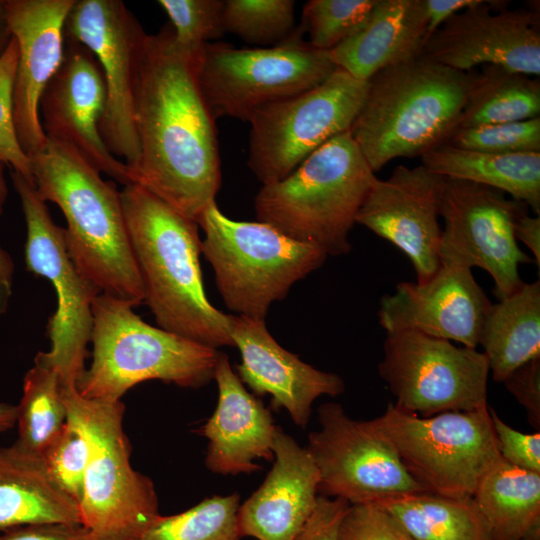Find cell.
I'll return each instance as SVG.
<instances>
[{
	"instance_id": "3957f363",
	"label": "cell",
	"mask_w": 540,
	"mask_h": 540,
	"mask_svg": "<svg viewBox=\"0 0 540 540\" xmlns=\"http://www.w3.org/2000/svg\"><path fill=\"white\" fill-rule=\"evenodd\" d=\"M35 187L67 222L66 248L79 271L101 293L138 306L144 289L130 244L120 191L73 148L48 139L29 156Z\"/></svg>"
},
{
	"instance_id": "ab89813d",
	"label": "cell",
	"mask_w": 540,
	"mask_h": 540,
	"mask_svg": "<svg viewBox=\"0 0 540 540\" xmlns=\"http://www.w3.org/2000/svg\"><path fill=\"white\" fill-rule=\"evenodd\" d=\"M337 540H415L402 524L375 502L351 504L346 509Z\"/></svg>"
},
{
	"instance_id": "ba28073f",
	"label": "cell",
	"mask_w": 540,
	"mask_h": 540,
	"mask_svg": "<svg viewBox=\"0 0 540 540\" xmlns=\"http://www.w3.org/2000/svg\"><path fill=\"white\" fill-rule=\"evenodd\" d=\"M196 223L204 232L202 253L213 268L219 293L238 315L265 320L271 304L283 300L328 257L266 223L228 218L216 201Z\"/></svg>"
},
{
	"instance_id": "f1b7e54d",
	"label": "cell",
	"mask_w": 540,
	"mask_h": 540,
	"mask_svg": "<svg viewBox=\"0 0 540 540\" xmlns=\"http://www.w3.org/2000/svg\"><path fill=\"white\" fill-rule=\"evenodd\" d=\"M472 499L492 540H540V473L502 459L483 476Z\"/></svg>"
},
{
	"instance_id": "603a6c76",
	"label": "cell",
	"mask_w": 540,
	"mask_h": 540,
	"mask_svg": "<svg viewBox=\"0 0 540 540\" xmlns=\"http://www.w3.org/2000/svg\"><path fill=\"white\" fill-rule=\"evenodd\" d=\"M273 452L263 483L239 506L241 538L295 540L316 507L320 476L307 448L277 427Z\"/></svg>"
},
{
	"instance_id": "74e56055",
	"label": "cell",
	"mask_w": 540,
	"mask_h": 540,
	"mask_svg": "<svg viewBox=\"0 0 540 540\" xmlns=\"http://www.w3.org/2000/svg\"><path fill=\"white\" fill-rule=\"evenodd\" d=\"M41 457L52 480L79 506L88 460L87 443L79 429L67 420Z\"/></svg>"
},
{
	"instance_id": "ffe728a7",
	"label": "cell",
	"mask_w": 540,
	"mask_h": 540,
	"mask_svg": "<svg viewBox=\"0 0 540 540\" xmlns=\"http://www.w3.org/2000/svg\"><path fill=\"white\" fill-rule=\"evenodd\" d=\"M472 270L440 266L425 282H400L380 301L378 318L386 333L414 330L476 348L491 306Z\"/></svg>"
},
{
	"instance_id": "ee69618b",
	"label": "cell",
	"mask_w": 540,
	"mask_h": 540,
	"mask_svg": "<svg viewBox=\"0 0 540 540\" xmlns=\"http://www.w3.org/2000/svg\"><path fill=\"white\" fill-rule=\"evenodd\" d=\"M81 524L47 523L12 528L0 532V540H87Z\"/></svg>"
},
{
	"instance_id": "8d00e7d4",
	"label": "cell",
	"mask_w": 540,
	"mask_h": 540,
	"mask_svg": "<svg viewBox=\"0 0 540 540\" xmlns=\"http://www.w3.org/2000/svg\"><path fill=\"white\" fill-rule=\"evenodd\" d=\"M444 143L497 154L540 152V116L523 121L455 128Z\"/></svg>"
},
{
	"instance_id": "60d3db41",
	"label": "cell",
	"mask_w": 540,
	"mask_h": 540,
	"mask_svg": "<svg viewBox=\"0 0 540 540\" xmlns=\"http://www.w3.org/2000/svg\"><path fill=\"white\" fill-rule=\"evenodd\" d=\"M501 458L508 464L540 473V433H524L505 423L489 408Z\"/></svg>"
},
{
	"instance_id": "277c9868",
	"label": "cell",
	"mask_w": 540,
	"mask_h": 540,
	"mask_svg": "<svg viewBox=\"0 0 540 540\" xmlns=\"http://www.w3.org/2000/svg\"><path fill=\"white\" fill-rule=\"evenodd\" d=\"M472 79L471 72L421 55L373 75L349 130L373 172L444 143L458 125Z\"/></svg>"
},
{
	"instance_id": "f546056e",
	"label": "cell",
	"mask_w": 540,
	"mask_h": 540,
	"mask_svg": "<svg viewBox=\"0 0 540 540\" xmlns=\"http://www.w3.org/2000/svg\"><path fill=\"white\" fill-rule=\"evenodd\" d=\"M374 502L391 513L415 540H492L472 497L420 492Z\"/></svg>"
},
{
	"instance_id": "8fae6325",
	"label": "cell",
	"mask_w": 540,
	"mask_h": 540,
	"mask_svg": "<svg viewBox=\"0 0 540 540\" xmlns=\"http://www.w3.org/2000/svg\"><path fill=\"white\" fill-rule=\"evenodd\" d=\"M368 81L337 68L324 82L259 109L249 120L248 167L262 183L289 175L311 153L350 130Z\"/></svg>"
},
{
	"instance_id": "44dd1931",
	"label": "cell",
	"mask_w": 540,
	"mask_h": 540,
	"mask_svg": "<svg viewBox=\"0 0 540 540\" xmlns=\"http://www.w3.org/2000/svg\"><path fill=\"white\" fill-rule=\"evenodd\" d=\"M75 0H6L18 48L14 122L23 151L31 156L48 142L39 115L42 94L64 56V25Z\"/></svg>"
},
{
	"instance_id": "4316f807",
	"label": "cell",
	"mask_w": 540,
	"mask_h": 540,
	"mask_svg": "<svg viewBox=\"0 0 540 540\" xmlns=\"http://www.w3.org/2000/svg\"><path fill=\"white\" fill-rule=\"evenodd\" d=\"M420 158L435 174L500 190L540 214V152L497 154L442 143Z\"/></svg>"
},
{
	"instance_id": "7dc6e473",
	"label": "cell",
	"mask_w": 540,
	"mask_h": 540,
	"mask_svg": "<svg viewBox=\"0 0 540 540\" xmlns=\"http://www.w3.org/2000/svg\"><path fill=\"white\" fill-rule=\"evenodd\" d=\"M5 163L0 160V214L7 196V185L4 178ZM13 262L11 257L0 247V288L12 284Z\"/></svg>"
},
{
	"instance_id": "8992f818",
	"label": "cell",
	"mask_w": 540,
	"mask_h": 540,
	"mask_svg": "<svg viewBox=\"0 0 540 540\" xmlns=\"http://www.w3.org/2000/svg\"><path fill=\"white\" fill-rule=\"evenodd\" d=\"M130 303L100 293L92 304V362L76 383L86 399L116 402L135 385L160 380L200 388L219 351L146 323Z\"/></svg>"
},
{
	"instance_id": "7c38bea8",
	"label": "cell",
	"mask_w": 540,
	"mask_h": 540,
	"mask_svg": "<svg viewBox=\"0 0 540 540\" xmlns=\"http://www.w3.org/2000/svg\"><path fill=\"white\" fill-rule=\"evenodd\" d=\"M27 229L25 262L35 275L49 279L56 291L57 310L48 324L51 347L34 361L55 370L62 386H75L85 370L92 332V304L101 293L79 271L66 248L64 228L52 220L35 184L11 172Z\"/></svg>"
},
{
	"instance_id": "5b68a950",
	"label": "cell",
	"mask_w": 540,
	"mask_h": 540,
	"mask_svg": "<svg viewBox=\"0 0 540 540\" xmlns=\"http://www.w3.org/2000/svg\"><path fill=\"white\" fill-rule=\"evenodd\" d=\"M376 175L349 131L311 153L282 180L262 185L259 222L327 255L351 250L349 233Z\"/></svg>"
},
{
	"instance_id": "b9f144b4",
	"label": "cell",
	"mask_w": 540,
	"mask_h": 540,
	"mask_svg": "<svg viewBox=\"0 0 540 540\" xmlns=\"http://www.w3.org/2000/svg\"><path fill=\"white\" fill-rule=\"evenodd\" d=\"M506 389L525 408L530 424L540 428V358L512 372L503 382Z\"/></svg>"
},
{
	"instance_id": "d590c367",
	"label": "cell",
	"mask_w": 540,
	"mask_h": 540,
	"mask_svg": "<svg viewBox=\"0 0 540 540\" xmlns=\"http://www.w3.org/2000/svg\"><path fill=\"white\" fill-rule=\"evenodd\" d=\"M222 0H159L170 19L174 39L184 51L198 55L205 44L222 37Z\"/></svg>"
},
{
	"instance_id": "d6a6232c",
	"label": "cell",
	"mask_w": 540,
	"mask_h": 540,
	"mask_svg": "<svg viewBox=\"0 0 540 540\" xmlns=\"http://www.w3.org/2000/svg\"><path fill=\"white\" fill-rule=\"evenodd\" d=\"M240 495H213L169 516L158 515L134 540H240Z\"/></svg>"
},
{
	"instance_id": "5bb4252c",
	"label": "cell",
	"mask_w": 540,
	"mask_h": 540,
	"mask_svg": "<svg viewBox=\"0 0 540 540\" xmlns=\"http://www.w3.org/2000/svg\"><path fill=\"white\" fill-rule=\"evenodd\" d=\"M527 206L481 184L445 178L439 203L444 219L438 246L441 266L479 267L502 300L523 284L519 267L534 262L518 245L514 222Z\"/></svg>"
},
{
	"instance_id": "f6af8a7d",
	"label": "cell",
	"mask_w": 540,
	"mask_h": 540,
	"mask_svg": "<svg viewBox=\"0 0 540 540\" xmlns=\"http://www.w3.org/2000/svg\"><path fill=\"white\" fill-rule=\"evenodd\" d=\"M482 0H423L427 18V39L456 13Z\"/></svg>"
},
{
	"instance_id": "9c48e42d",
	"label": "cell",
	"mask_w": 540,
	"mask_h": 540,
	"mask_svg": "<svg viewBox=\"0 0 540 540\" xmlns=\"http://www.w3.org/2000/svg\"><path fill=\"white\" fill-rule=\"evenodd\" d=\"M300 27L271 47L238 49L204 45L197 61L199 84L214 116L248 121L262 107L324 82L337 67L329 53L303 40Z\"/></svg>"
},
{
	"instance_id": "30bf717a",
	"label": "cell",
	"mask_w": 540,
	"mask_h": 540,
	"mask_svg": "<svg viewBox=\"0 0 540 540\" xmlns=\"http://www.w3.org/2000/svg\"><path fill=\"white\" fill-rule=\"evenodd\" d=\"M489 408L422 417L390 404L370 421L428 492L466 498L502 460Z\"/></svg>"
},
{
	"instance_id": "e0dca14e",
	"label": "cell",
	"mask_w": 540,
	"mask_h": 540,
	"mask_svg": "<svg viewBox=\"0 0 540 540\" xmlns=\"http://www.w3.org/2000/svg\"><path fill=\"white\" fill-rule=\"evenodd\" d=\"M505 1L482 0L441 25L425 42L421 56L461 72L493 65L540 75V13L505 8Z\"/></svg>"
},
{
	"instance_id": "d4e9b609",
	"label": "cell",
	"mask_w": 540,
	"mask_h": 540,
	"mask_svg": "<svg viewBox=\"0 0 540 540\" xmlns=\"http://www.w3.org/2000/svg\"><path fill=\"white\" fill-rule=\"evenodd\" d=\"M426 40L423 0H378L364 25L328 53L337 68L368 81L387 67L418 57Z\"/></svg>"
},
{
	"instance_id": "9a60e30c",
	"label": "cell",
	"mask_w": 540,
	"mask_h": 540,
	"mask_svg": "<svg viewBox=\"0 0 540 540\" xmlns=\"http://www.w3.org/2000/svg\"><path fill=\"white\" fill-rule=\"evenodd\" d=\"M318 420L306 448L319 471L320 495L351 505L428 492L370 420L352 419L333 402L318 408Z\"/></svg>"
},
{
	"instance_id": "4fadbf2b",
	"label": "cell",
	"mask_w": 540,
	"mask_h": 540,
	"mask_svg": "<svg viewBox=\"0 0 540 540\" xmlns=\"http://www.w3.org/2000/svg\"><path fill=\"white\" fill-rule=\"evenodd\" d=\"M378 371L396 408L422 417L488 406V361L476 348L414 330L386 333Z\"/></svg>"
},
{
	"instance_id": "e575fe53",
	"label": "cell",
	"mask_w": 540,
	"mask_h": 540,
	"mask_svg": "<svg viewBox=\"0 0 540 540\" xmlns=\"http://www.w3.org/2000/svg\"><path fill=\"white\" fill-rule=\"evenodd\" d=\"M378 0H310L302 11L303 33L313 48L329 52L355 34Z\"/></svg>"
},
{
	"instance_id": "681fc988",
	"label": "cell",
	"mask_w": 540,
	"mask_h": 540,
	"mask_svg": "<svg viewBox=\"0 0 540 540\" xmlns=\"http://www.w3.org/2000/svg\"><path fill=\"white\" fill-rule=\"evenodd\" d=\"M17 407L0 402V433L6 432L16 425Z\"/></svg>"
},
{
	"instance_id": "4dcf8cb0",
	"label": "cell",
	"mask_w": 540,
	"mask_h": 540,
	"mask_svg": "<svg viewBox=\"0 0 540 540\" xmlns=\"http://www.w3.org/2000/svg\"><path fill=\"white\" fill-rule=\"evenodd\" d=\"M540 81L493 65L473 74L456 128L523 121L539 117Z\"/></svg>"
},
{
	"instance_id": "1f68e13d",
	"label": "cell",
	"mask_w": 540,
	"mask_h": 540,
	"mask_svg": "<svg viewBox=\"0 0 540 540\" xmlns=\"http://www.w3.org/2000/svg\"><path fill=\"white\" fill-rule=\"evenodd\" d=\"M16 407L18 438L15 443L41 455L67 421L58 373L34 361L24 377L23 395Z\"/></svg>"
},
{
	"instance_id": "bcb514c9",
	"label": "cell",
	"mask_w": 540,
	"mask_h": 540,
	"mask_svg": "<svg viewBox=\"0 0 540 540\" xmlns=\"http://www.w3.org/2000/svg\"><path fill=\"white\" fill-rule=\"evenodd\" d=\"M514 236L533 254L534 263L540 266V218L521 212L514 222Z\"/></svg>"
},
{
	"instance_id": "c3c4849f",
	"label": "cell",
	"mask_w": 540,
	"mask_h": 540,
	"mask_svg": "<svg viewBox=\"0 0 540 540\" xmlns=\"http://www.w3.org/2000/svg\"><path fill=\"white\" fill-rule=\"evenodd\" d=\"M12 38L6 15V0H0V57L7 49Z\"/></svg>"
},
{
	"instance_id": "cb8c5ba5",
	"label": "cell",
	"mask_w": 540,
	"mask_h": 540,
	"mask_svg": "<svg viewBox=\"0 0 540 540\" xmlns=\"http://www.w3.org/2000/svg\"><path fill=\"white\" fill-rule=\"evenodd\" d=\"M213 379L218 386L217 406L197 430L209 441L205 466L221 475L258 472L257 460H274L278 426L270 410L246 390L225 353H218Z\"/></svg>"
},
{
	"instance_id": "836d02e7",
	"label": "cell",
	"mask_w": 540,
	"mask_h": 540,
	"mask_svg": "<svg viewBox=\"0 0 540 540\" xmlns=\"http://www.w3.org/2000/svg\"><path fill=\"white\" fill-rule=\"evenodd\" d=\"M293 0H226L223 24L245 42L277 45L294 31Z\"/></svg>"
},
{
	"instance_id": "484cf974",
	"label": "cell",
	"mask_w": 540,
	"mask_h": 540,
	"mask_svg": "<svg viewBox=\"0 0 540 540\" xmlns=\"http://www.w3.org/2000/svg\"><path fill=\"white\" fill-rule=\"evenodd\" d=\"M81 524L78 504L50 477L41 455L0 447V532L33 524Z\"/></svg>"
},
{
	"instance_id": "7bdbcfd3",
	"label": "cell",
	"mask_w": 540,
	"mask_h": 540,
	"mask_svg": "<svg viewBox=\"0 0 540 540\" xmlns=\"http://www.w3.org/2000/svg\"><path fill=\"white\" fill-rule=\"evenodd\" d=\"M350 504L319 495L316 507L295 540H337L341 519Z\"/></svg>"
},
{
	"instance_id": "7a4b0ae2",
	"label": "cell",
	"mask_w": 540,
	"mask_h": 540,
	"mask_svg": "<svg viewBox=\"0 0 540 540\" xmlns=\"http://www.w3.org/2000/svg\"><path fill=\"white\" fill-rule=\"evenodd\" d=\"M126 228L158 327L217 349L234 346L229 315L204 290L197 223L138 184L120 191Z\"/></svg>"
},
{
	"instance_id": "52a82bcc",
	"label": "cell",
	"mask_w": 540,
	"mask_h": 540,
	"mask_svg": "<svg viewBox=\"0 0 540 540\" xmlns=\"http://www.w3.org/2000/svg\"><path fill=\"white\" fill-rule=\"evenodd\" d=\"M61 396L88 447L79 503L86 539L134 540L159 515V504L151 479L131 466L123 402L86 399L75 386L61 385Z\"/></svg>"
},
{
	"instance_id": "ac0fdd59",
	"label": "cell",
	"mask_w": 540,
	"mask_h": 540,
	"mask_svg": "<svg viewBox=\"0 0 540 540\" xmlns=\"http://www.w3.org/2000/svg\"><path fill=\"white\" fill-rule=\"evenodd\" d=\"M63 61L46 86L39 104L48 139L73 148L83 159L123 186L132 172L104 144L99 122L106 104V86L95 55L84 45L65 39Z\"/></svg>"
},
{
	"instance_id": "d6986e66",
	"label": "cell",
	"mask_w": 540,
	"mask_h": 540,
	"mask_svg": "<svg viewBox=\"0 0 540 540\" xmlns=\"http://www.w3.org/2000/svg\"><path fill=\"white\" fill-rule=\"evenodd\" d=\"M445 178L425 166H397L386 179L371 184L356 223L389 241L413 265L416 282H425L440 268L439 203Z\"/></svg>"
},
{
	"instance_id": "f35d334b",
	"label": "cell",
	"mask_w": 540,
	"mask_h": 540,
	"mask_svg": "<svg viewBox=\"0 0 540 540\" xmlns=\"http://www.w3.org/2000/svg\"><path fill=\"white\" fill-rule=\"evenodd\" d=\"M18 60V48L12 38L0 57V160L34 183L31 163L23 151L14 122V84Z\"/></svg>"
},
{
	"instance_id": "83f0119b",
	"label": "cell",
	"mask_w": 540,
	"mask_h": 540,
	"mask_svg": "<svg viewBox=\"0 0 540 540\" xmlns=\"http://www.w3.org/2000/svg\"><path fill=\"white\" fill-rule=\"evenodd\" d=\"M492 378L503 382L525 363L540 358V282L524 283L510 296L491 304L481 329Z\"/></svg>"
},
{
	"instance_id": "6da1fadb",
	"label": "cell",
	"mask_w": 540,
	"mask_h": 540,
	"mask_svg": "<svg viewBox=\"0 0 540 540\" xmlns=\"http://www.w3.org/2000/svg\"><path fill=\"white\" fill-rule=\"evenodd\" d=\"M199 55L177 45L170 23L146 34L133 96L139 146L133 184L195 222L215 201L222 180L216 119L198 80Z\"/></svg>"
},
{
	"instance_id": "2e32d148",
	"label": "cell",
	"mask_w": 540,
	"mask_h": 540,
	"mask_svg": "<svg viewBox=\"0 0 540 540\" xmlns=\"http://www.w3.org/2000/svg\"><path fill=\"white\" fill-rule=\"evenodd\" d=\"M145 35L120 0H75L64 25V38L87 47L98 61L106 86L99 132L110 153L122 158L131 172L139 160L133 96Z\"/></svg>"
},
{
	"instance_id": "7402d4cb",
	"label": "cell",
	"mask_w": 540,
	"mask_h": 540,
	"mask_svg": "<svg viewBox=\"0 0 540 540\" xmlns=\"http://www.w3.org/2000/svg\"><path fill=\"white\" fill-rule=\"evenodd\" d=\"M230 336L241 354L237 376L256 395H270L299 427H306L314 401L344 392V381L303 362L284 349L268 331L265 320L229 315Z\"/></svg>"
}]
</instances>
